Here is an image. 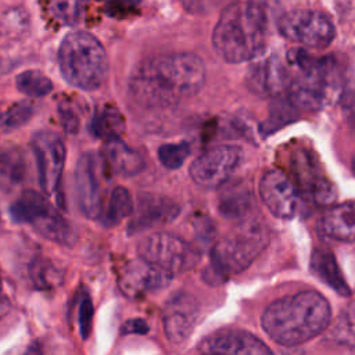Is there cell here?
<instances>
[{
    "label": "cell",
    "instance_id": "cell-1",
    "mask_svg": "<svg viewBox=\"0 0 355 355\" xmlns=\"http://www.w3.org/2000/svg\"><path fill=\"white\" fill-rule=\"evenodd\" d=\"M204 82L205 67L198 55L169 53L139 64L130 76L129 92L146 108H166L197 94Z\"/></svg>",
    "mask_w": 355,
    "mask_h": 355
},
{
    "label": "cell",
    "instance_id": "cell-2",
    "mask_svg": "<svg viewBox=\"0 0 355 355\" xmlns=\"http://www.w3.org/2000/svg\"><path fill=\"white\" fill-rule=\"evenodd\" d=\"M330 319L329 301L318 291L305 290L272 302L262 313L261 326L275 343L294 347L323 333Z\"/></svg>",
    "mask_w": 355,
    "mask_h": 355
},
{
    "label": "cell",
    "instance_id": "cell-3",
    "mask_svg": "<svg viewBox=\"0 0 355 355\" xmlns=\"http://www.w3.org/2000/svg\"><path fill=\"white\" fill-rule=\"evenodd\" d=\"M268 37V14L262 4L233 1L226 6L214 28L212 44L227 62H245L262 54Z\"/></svg>",
    "mask_w": 355,
    "mask_h": 355
},
{
    "label": "cell",
    "instance_id": "cell-4",
    "mask_svg": "<svg viewBox=\"0 0 355 355\" xmlns=\"http://www.w3.org/2000/svg\"><path fill=\"white\" fill-rule=\"evenodd\" d=\"M291 82L287 90L290 103L301 110L316 111L337 96L341 85L338 62L334 57H315L295 49L287 55Z\"/></svg>",
    "mask_w": 355,
    "mask_h": 355
},
{
    "label": "cell",
    "instance_id": "cell-5",
    "mask_svg": "<svg viewBox=\"0 0 355 355\" xmlns=\"http://www.w3.org/2000/svg\"><path fill=\"white\" fill-rule=\"evenodd\" d=\"M58 67L65 82L92 92L107 79L108 57L103 44L92 33L73 31L64 36L58 47Z\"/></svg>",
    "mask_w": 355,
    "mask_h": 355
},
{
    "label": "cell",
    "instance_id": "cell-6",
    "mask_svg": "<svg viewBox=\"0 0 355 355\" xmlns=\"http://www.w3.org/2000/svg\"><path fill=\"white\" fill-rule=\"evenodd\" d=\"M269 243V230L259 219H244L220 237L211 251V270L226 279L247 269Z\"/></svg>",
    "mask_w": 355,
    "mask_h": 355
},
{
    "label": "cell",
    "instance_id": "cell-7",
    "mask_svg": "<svg viewBox=\"0 0 355 355\" xmlns=\"http://www.w3.org/2000/svg\"><path fill=\"white\" fill-rule=\"evenodd\" d=\"M10 218L15 223L31 225L40 236L60 245H73L76 241L75 227L53 204L35 190H25L10 205Z\"/></svg>",
    "mask_w": 355,
    "mask_h": 355
},
{
    "label": "cell",
    "instance_id": "cell-8",
    "mask_svg": "<svg viewBox=\"0 0 355 355\" xmlns=\"http://www.w3.org/2000/svg\"><path fill=\"white\" fill-rule=\"evenodd\" d=\"M291 180L300 197L316 205L331 204L337 191L333 182L327 178L318 154L308 146H295L290 154Z\"/></svg>",
    "mask_w": 355,
    "mask_h": 355
},
{
    "label": "cell",
    "instance_id": "cell-9",
    "mask_svg": "<svg viewBox=\"0 0 355 355\" xmlns=\"http://www.w3.org/2000/svg\"><path fill=\"white\" fill-rule=\"evenodd\" d=\"M137 251L140 258L171 275L191 270L201 261V254L196 247L169 233L146 236Z\"/></svg>",
    "mask_w": 355,
    "mask_h": 355
},
{
    "label": "cell",
    "instance_id": "cell-10",
    "mask_svg": "<svg viewBox=\"0 0 355 355\" xmlns=\"http://www.w3.org/2000/svg\"><path fill=\"white\" fill-rule=\"evenodd\" d=\"M277 28L288 40L315 50L326 49L336 36L331 19L322 11L309 8L284 12L277 21Z\"/></svg>",
    "mask_w": 355,
    "mask_h": 355
},
{
    "label": "cell",
    "instance_id": "cell-11",
    "mask_svg": "<svg viewBox=\"0 0 355 355\" xmlns=\"http://www.w3.org/2000/svg\"><path fill=\"white\" fill-rule=\"evenodd\" d=\"M244 153L239 146L220 144L200 154L190 165L189 173L194 183L205 189L225 184L243 162Z\"/></svg>",
    "mask_w": 355,
    "mask_h": 355
},
{
    "label": "cell",
    "instance_id": "cell-12",
    "mask_svg": "<svg viewBox=\"0 0 355 355\" xmlns=\"http://www.w3.org/2000/svg\"><path fill=\"white\" fill-rule=\"evenodd\" d=\"M105 165L101 155L83 153L75 166V193L80 212L89 219H100L103 204V178Z\"/></svg>",
    "mask_w": 355,
    "mask_h": 355
},
{
    "label": "cell",
    "instance_id": "cell-13",
    "mask_svg": "<svg viewBox=\"0 0 355 355\" xmlns=\"http://www.w3.org/2000/svg\"><path fill=\"white\" fill-rule=\"evenodd\" d=\"M31 146L36 159L39 184L44 194L53 196L58 190L65 164V144L57 133L44 129L32 136Z\"/></svg>",
    "mask_w": 355,
    "mask_h": 355
},
{
    "label": "cell",
    "instance_id": "cell-14",
    "mask_svg": "<svg viewBox=\"0 0 355 355\" xmlns=\"http://www.w3.org/2000/svg\"><path fill=\"white\" fill-rule=\"evenodd\" d=\"M172 277L173 275L139 257V259L129 261L122 266L118 275V287L123 295L140 298L165 288Z\"/></svg>",
    "mask_w": 355,
    "mask_h": 355
},
{
    "label": "cell",
    "instance_id": "cell-15",
    "mask_svg": "<svg viewBox=\"0 0 355 355\" xmlns=\"http://www.w3.org/2000/svg\"><path fill=\"white\" fill-rule=\"evenodd\" d=\"M259 196L265 207L279 219H291L298 207L300 194L291 178L279 169L263 173L259 182Z\"/></svg>",
    "mask_w": 355,
    "mask_h": 355
},
{
    "label": "cell",
    "instance_id": "cell-16",
    "mask_svg": "<svg viewBox=\"0 0 355 355\" xmlns=\"http://www.w3.org/2000/svg\"><path fill=\"white\" fill-rule=\"evenodd\" d=\"M200 315L198 301L189 293H178L169 298L162 311V324L172 344L184 343L191 334Z\"/></svg>",
    "mask_w": 355,
    "mask_h": 355
},
{
    "label": "cell",
    "instance_id": "cell-17",
    "mask_svg": "<svg viewBox=\"0 0 355 355\" xmlns=\"http://www.w3.org/2000/svg\"><path fill=\"white\" fill-rule=\"evenodd\" d=\"M291 71L277 57H269L254 64L247 73L248 89L259 97L275 98L287 93Z\"/></svg>",
    "mask_w": 355,
    "mask_h": 355
},
{
    "label": "cell",
    "instance_id": "cell-18",
    "mask_svg": "<svg viewBox=\"0 0 355 355\" xmlns=\"http://www.w3.org/2000/svg\"><path fill=\"white\" fill-rule=\"evenodd\" d=\"M200 351L219 355H266L272 352L258 337L244 330L214 333L201 341Z\"/></svg>",
    "mask_w": 355,
    "mask_h": 355
},
{
    "label": "cell",
    "instance_id": "cell-19",
    "mask_svg": "<svg viewBox=\"0 0 355 355\" xmlns=\"http://www.w3.org/2000/svg\"><path fill=\"white\" fill-rule=\"evenodd\" d=\"M180 207L171 198L146 193L137 198V205L133 208L129 232H141L158 225H165L178 218Z\"/></svg>",
    "mask_w": 355,
    "mask_h": 355
},
{
    "label": "cell",
    "instance_id": "cell-20",
    "mask_svg": "<svg viewBox=\"0 0 355 355\" xmlns=\"http://www.w3.org/2000/svg\"><path fill=\"white\" fill-rule=\"evenodd\" d=\"M322 236L343 243L355 241V200L330 207L319 219Z\"/></svg>",
    "mask_w": 355,
    "mask_h": 355
},
{
    "label": "cell",
    "instance_id": "cell-21",
    "mask_svg": "<svg viewBox=\"0 0 355 355\" xmlns=\"http://www.w3.org/2000/svg\"><path fill=\"white\" fill-rule=\"evenodd\" d=\"M101 158L108 171L121 176H135L146 166L143 157L123 143L121 137L104 141Z\"/></svg>",
    "mask_w": 355,
    "mask_h": 355
},
{
    "label": "cell",
    "instance_id": "cell-22",
    "mask_svg": "<svg viewBox=\"0 0 355 355\" xmlns=\"http://www.w3.org/2000/svg\"><path fill=\"white\" fill-rule=\"evenodd\" d=\"M311 270L312 273L326 286L333 288L340 295L348 297L351 290L344 280L340 268L336 262L333 252L327 248H316L311 257Z\"/></svg>",
    "mask_w": 355,
    "mask_h": 355
},
{
    "label": "cell",
    "instance_id": "cell-23",
    "mask_svg": "<svg viewBox=\"0 0 355 355\" xmlns=\"http://www.w3.org/2000/svg\"><path fill=\"white\" fill-rule=\"evenodd\" d=\"M26 178V161L24 151L18 147L0 150V190L10 191L19 186Z\"/></svg>",
    "mask_w": 355,
    "mask_h": 355
},
{
    "label": "cell",
    "instance_id": "cell-24",
    "mask_svg": "<svg viewBox=\"0 0 355 355\" xmlns=\"http://www.w3.org/2000/svg\"><path fill=\"white\" fill-rule=\"evenodd\" d=\"M90 132L101 140L118 139L125 132V119L122 114L110 105L97 110L90 122Z\"/></svg>",
    "mask_w": 355,
    "mask_h": 355
},
{
    "label": "cell",
    "instance_id": "cell-25",
    "mask_svg": "<svg viewBox=\"0 0 355 355\" xmlns=\"http://www.w3.org/2000/svg\"><path fill=\"white\" fill-rule=\"evenodd\" d=\"M29 277L39 290H50L57 287L64 279V269L53 259L37 255L29 263Z\"/></svg>",
    "mask_w": 355,
    "mask_h": 355
},
{
    "label": "cell",
    "instance_id": "cell-26",
    "mask_svg": "<svg viewBox=\"0 0 355 355\" xmlns=\"http://www.w3.org/2000/svg\"><path fill=\"white\" fill-rule=\"evenodd\" d=\"M133 208V198L129 190L122 186H118L111 191L108 202L103 208L100 219L107 227H112L122 222L125 218L130 216Z\"/></svg>",
    "mask_w": 355,
    "mask_h": 355
},
{
    "label": "cell",
    "instance_id": "cell-27",
    "mask_svg": "<svg viewBox=\"0 0 355 355\" xmlns=\"http://www.w3.org/2000/svg\"><path fill=\"white\" fill-rule=\"evenodd\" d=\"M252 205V194L244 187H230L219 197L218 209L226 219H240L245 216Z\"/></svg>",
    "mask_w": 355,
    "mask_h": 355
},
{
    "label": "cell",
    "instance_id": "cell-28",
    "mask_svg": "<svg viewBox=\"0 0 355 355\" xmlns=\"http://www.w3.org/2000/svg\"><path fill=\"white\" fill-rule=\"evenodd\" d=\"M17 89L28 97H43L53 90V83L47 75L36 69H28L17 75Z\"/></svg>",
    "mask_w": 355,
    "mask_h": 355
},
{
    "label": "cell",
    "instance_id": "cell-29",
    "mask_svg": "<svg viewBox=\"0 0 355 355\" xmlns=\"http://www.w3.org/2000/svg\"><path fill=\"white\" fill-rule=\"evenodd\" d=\"M86 8V0H50L49 10L53 18L64 25L80 22Z\"/></svg>",
    "mask_w": 355,
    "mask_h": 355
},
{
    "label": "cell",
    "instance_id": "cell-30",
    "mask_svg": "<svg viewBox=\"0 0 355 355\" xmlns=\"http://www.w3.org/2000/svg\"><path fill=\"white\" fill-rule=\"evenodd\" d=\"M29 29V15L22 7H11L0 17V35L19 37Z\"/></svg>",
    "mask_w": 355,
    "mask_h": 355
},
{
    "label": "cell",
    "instance_id": "cell-31",
    "mask_svg": "<svg viewBox=\"0 0 355 355\" xmlns=\"http://www.w3.org/2000/svg\"><path fill=\"white\" fill-rule=\"evenodd\" d=\"M33 114L32 104L21 101L10 107L4 114L0 115V132H10L25 125Z\"/></svg>",
    "mask_w": 355,
    "mask_h": 355
},
{
    "label": "cell",
    "instance_id": "cell-32",
    "mask_svg": "<svg viewBox=\"0 0 355 355\" xmlns=\"http://www.w3.org/2000/svg\"><path fill=\"white\" fill-rule=\"evenodd\" d=\"M190 155V146L182 143H166L158 148V159L166 169L180 168Z\"/></svg>",
    "mask_w": 355,
    "mask_h": 355
},
{
    "label": "cell",
    "instance_id": "cell-33",
    "mask_svg": "<svg viewBox=\"0 0 355 355\" xmlns=\"http://www.w3.org/2000/svg\"><path fill=\"white\" fill-rule=\"evenodd\" d=\"M93 302L87 294H85L78 306V327H79V334L82 338H87L92 331V322H93Z\"/></svg>",
    "mask_w": 355,
    "mask_h": 355
},
{
    "label": "cell",
    "instance_id": "cell-34",
    "mask_svg": "<svg viewBox=\"0 0 355 355\" xmlns=\"http://www.w3.org/2000/svg\"><path fill=\"white\" fill-rule=\"evenodd\" d=\"M141 0H105L104 12L111 18H126L135 14Z\"/></svg>",
    "mask_w": 355,
    "mask_h": 355
},
{
    "label": "cell",
    "instance_id": "cell-35",
    "mask_svg": "<svg viewBox=\"0 0 355 355\" xmlns=\"http://www.w3.org/2000/svg\"><path fill=\"white\" fill-rule=\"evenodd\" d=\"M236 0H180L183 8L191 14H209L218 8H225Z\"/></svg>",
    "mask_w": 355,
    "mask_h": 355
},
{
    "label": "cell",
    "instance_id": "cell-36",
    "mask_svg": "<svg viewBox=\"0 0 355 355\" xmlns=\"http://www.w3.org/2000/svg\"><path fill=\"white\" fill-rule=\"evenodd\" d=\"M58 114L65 132H68L69 135H75L79 129V115L76 114L75 108L69 103L64 101L58 105Z\"/></svg>",
    "mask_w": 355,
    "mask_h": 355
},
{
    "label": "cell",
    "instance_id": "cell-37",
    "mask_svg": "<svg viewBox=\"0 0 355 355\" xmlns=\"http://www.w3.org/2000/svg\"><path fill=\"white\" fill-rule=\"evenodd\" d=\"M340 331L343 333V336L345 338L355 343V301H352L347 306V309L341 318Z\"/></svg>",
    "mask_w": 355,
    "mask_h": 355
},
{
    "label": "cell",
    "instance_id": "cell-38",
    "mask_svg": "<svg viewBox=\"0 0 355 355\" xmlns=\"http://www.w3.org/2000/svg\"><path fill=\"white\" fill-rule=\"evenodd\" d=\"M147 331H148V324L146 323L144 319H140V318L128 319L121 327L122 334H147Z\"/></svg>",
    "mask_w": 355,
    "mask_h": 355
},
{
    "label": "cell",
    "instance_id": "cell-39",
    "mask_svg": "<svg viewBox=\"0 0 355 355\" xmlns=\"http://www.w3.org/2000/svg\"><path fill=\"white\" fill-rule=\"evenodd\" d=\"M10 308H11V304H10L8 297L4 293L3 282H1V277H0V319L8 313Z\"/></svg>",
    "mask_w": 355,
    "mask_h": 355
},
{
    "label": "cell",
    "instance_id": "cell-40",
    "mask_svg": "<svg viewBox=\"0 0 355 355\" xmlns=\"http://www.w3.org/2000/svg\"><path fill=\"white\" fill-rule=\"evenodd\" d=\"M344 103H345L347 111H348L352 116H355V86L347 93Z\"/></svg>",
    "mask_w": 355,
    "mask_h": 355
},
{
    "label": "cell",
    "instance_id": "cell-41",
    "mask_svg": "<svg viewBox=\"0 0 355 355\" xmlns=\"http://www.w3.org/2000/svg\"><path fill=\"white\" fill-rule=\"evenodd\" d=\"M12 69V61L4 57H0V76L6 75Z\"/></svg>",
    "mask_w": 355,
    "mask_h": 355
},
{
    "label": "cell",
    "instance_id": "cell-42",
    "mask_svg": "<svg viewBox=\"0 0 355 355\" xmlns=\"http://www.w3.org/2000/svg\"><path fill=\"white\" fill-rule=\"evenodd\" d=\"M352 171H354V173H355V155H354V158H352Z\"/></svg>",
    "mask_w": 355,
    "mask_h": 355
}]
</instances>
